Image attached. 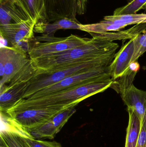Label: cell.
I'll return each mask as SVG.
<instances>
[{"mask_svg":"<svg viewBox=\"0 0 146 147\" xmlns=\"http://www.w3.org/2000/svg\"><path fill=\"white\" fill-rule=\"evenodd\" d=\"M17 5L29 20L40 26L48 22L45 0H10Z\"/></svg>","mask_w":146,"mask_h":147,"instance_id":"4fadbf2b","label":"cell"},{"mask_svg":"<svg viewBox=\"0 0 146 147\" xmlns=\"http://www.w3.org/2000/svg\"><path fill=\"white\" fill-rule=\"evenodd\" d=\"M120 93L127 109L134 112L141 124L146 119V91L139 90L132 84Z\"/></svg>","mask_w":146,"mask_h":147,"instance_id":"7c38bea8","label":"cell"},{"mask_svg":"<svg viewBox=\"0 0 146 147\" xmlns=\"http://www.w3.org/2000/svg\"><path fill=\"white\" fill-rule=\"evenodd\" d=\"M36 23L31 20L7 25H0L1 36L10 42L13 46L20 41L30 40L33 37Z\"/></svg>","mask_w":146,"mask_h":147,"instance_id":"8fae6325","label":"cell"},{"mask_svg":"<svg viewBox=\"0 0 146 147\" xmlns=\"http://www.w3.org/2000/svg\"><path fill=\"white\" fill-rule=\"evenodd\" d=\"M48 22L63 18L77 20V0H45Z\"/></svg>","mask_w":146,"mask_h":147,"instance_id":"9c48e42d","label":"cell"},{"mask_svg":"<svg viewBox=\"0 0 146 147\" xmlns=\"http://www.w3.org/2000/svg\"><path fill=\"white\" fill-rule=\"evenodd\" d=\"M126 26L116 24L108 20L102 21L99 23L81 25V31L89 33L90 34H99L108 32L110 31H120Z\"/></svg>","mask_w":146,"mask_h":147,"instance_id":"d6986e66","label":"cell"},{"mask_svg":"<svg viewBox=\"0 0 146 147\" xmlns=\"http://www.w3.org/2000/svg\"><path fill=\"white\" fill-rule=\"evenodd\" d=\"M91 35L93 38L81 46L31 60L37 69L36 76L50 74L75 64L116 53L118 44L99 35Z\"/></svg>","mask_w":146,"mask_h":147,"instance_id":"6da1fadb","label":"cell"},{"mask_svg":"<svg viewBox=\"0 0 146 147\" xmlns=\"http://www.w3.org/2000/svg\"><path fill=\"white\" fill-rule=\"evenodd\" d=\"M1 131L11 132L19 135L25 138L34 139L26 129L17 123L5 112L1 111Z\"/></svg>","mask_w":146,"mask_h":147,"instance_id":"ffe728a7","label":"cell"},{"mask_svg":"<svg viewBox=\"0 0 146 147\" xmlns=\"http://www.w3.org/2000/svg\"><path fill=\"white\" fill-rule=\"evenodd\" d=\"M142 9H146V4L145 5V6H144V7H143V8H142Z\"/></svg>","mask_w":146,"mask_h":147,"instance_id":"f546056e","label":"cell"},{"mask_svg":"<svg viewBox=\"0 0 146 147\" xmlns=\"http://www.w3.org/2000/svg\"><path fill=\"white\" fill-rule=\"evenodd\" d=\"M0 143H1V146H0V147H7V146L4 144V142H3L1 140Z\"/></svg>","mask_w":146,"mask_h":147,"instance_id":"f1b7e54d","label":"cell"},{"mask_svg":"<svg viewBox=\"0 0 146 147\" xmlns=\"http://www.w3.org/2000/svg\"><path fill=\"white\" fill-rule=\"evenodd\" d=\"M127 111L129 121L127 129L125 147H136L141 128V122L132 110L127 109Z\"/></svg>","mask_w":146,"mask_h":147,"instance_id":"e0dca14e","label":"cell"},{"mask_svg":"<svg viewBox=\"0 0 146 147\" xmlns=\"http://www.w3.org/2000/svg\"><path fill=\"white\" fill-rule=\"evenodd\" d=\"M81 24L78 20L63 18L51 22H47L41 26L34 27V32L43 33L48 35H54L60 29H78L80 30Z\"/></svg>","mask_w":146,"mask_h":147,"instance_id":"9a60e30c","label":"cell"},{"mask_svg":"<svg viewBox=\"0 0 146 147\" xmlns=\"http://www.w3.org/2000/svg\"><path fill=\"white\" fill-rule=\"evenodd\" d=\"M146 4V0H131L125 6L115 9L113 15H127L136 13L142 9Z\"/></svg>","mask_w":146,"mask_h":147,"instance_id":"603a6c76","label":"cell"},{"mask_svg":"<svg viewBox=\"0 0 146 147\" xmlns=\"http://www.w3.org/2000/svg\"><path fill=\"white\" fill-rule=\"evenodd\" d=\"M134 50L133 38L116 53L114 59L107 69L113 81L122 76L128 69L129 65L132 63Z\"/></svg>","mask_w":146,"mask_h":147,"instance_id":"30bf717a","label":"cell"},{"mask_svg":"<svg viewBox=\"0 0 146 147\" xmlns=\"http://www.w3.org/2000/svg\"><path fill=\"white\" fill-rule=\"evenodd\" d=\"M107 69L108 68L92 70L69 76L56 84L38 91L26 98H39L84 85L112 80Z\"/></svg>","mask_w":146,"mask_h":147,"instance_id":"8992f818","label":"cell"},{"mask_svg":"<svg viewBox=\"0 0 146 147\" xmlns=\"http://www.w3.org/2000/svg\"><path fill=\"white\" fill-rule=\"evenodd\" d=\"M104 20L110 21L113 23L122 24L127 26L133 24L146 23V13L134 14L122 16H107Z\"/></svg>","mask_w":146,"mask_h":147,"instance_id":"44dd1931","label":"cell"},{"mask_svg":"<svg viewBox=\"0 0 146 147\" xmlns=\"http://www.w3.org/2000/svg\"><path fill=\"white\" fill-rule=\"evenodd\" d=\"M65 110L55 108L31 109L9 116L23 127L31 129L45 123L58 113Z\"/></svg>","mask_w":146,"mask_h":147,"instance_id":"52a82bcc","label":"cell"},{"mask_svg":"<svg viewBox=\"0 0 146 147\" xmlns=\"http://www.w3.org/2000/svg\"><path fill=\"white\" fill-rule=\"evenodd\" d=\"M146 23L136 24L135 26L125 31H118L117 32H106L99 34V35L105 38L108 40L114 42L115 40H126L131 39L139 34L146 31Z\"/></svg>","mask_w":146,"mask_h":147,"instance_id":"ac0fdd59","label":"cell"},{"mask_svg":"<svg viewBox=\"0 0 146 147\" xmlns=\"http://www.w3.org/2000/svg\"><path fill=\"white\" fill-rule=\"evenodd\" d=\"M27 85V83L19 85L0 94L1 111L6 112L21 98Z\"/></svg>","mask_w":146,"mask_h":147,"instance_id":"2e32d148","label":"cell"},{"mask_svg":"<svg viewBox=\"0 0 146 147\" xmlns=\"http://www.w3.org/2000/svg\"><path fill=\"white\" fill-rule=\"evenodd\" d=\"M112 80L84 85L67 90L35 99H19L5 113L12 114L31 109L55 108L66 110L75 108L79 103L91 96L103 92L109 88Z\"/></svg>","mask_w":146,"mask_h":147,"instance_id":"7a4b0ae2","label":"cell"},{"mask_svg":"<svg viewBox=\"0 0 146 147\" xmlns=\"http://www.w3.org/2000/svg\"><path fill=\"white\" fill-rule=\"evenodd\" d=\"M136 147H146V119L141 123V128Z\"/></svg>","mask_w":146,"mask_h":147,"instance_id":"484cf974","label":"cell"},{"mask_svg":"<svg viewBox=\"0 0 146 147\" xmlns=\"http://www.w3.org/2000/svg\"><path fill=\"white\" fill-rule=\"evenodd\" d=\"M7 40L4 38L2 36H1V48L7 47Z\"/></svg>","mask_w":146,"mask_h":147,"instance_id":"83f0119b","label":"cell"},{"mask_svg":"<svg viewBox=\"0 0 146 147\" xmlns=\"http://www.w3.org/2000/svg\"><path fill=\"white\" fill-rule=\"evenodd\" d=\"M0 25L31 20L17 5L10 0H0Z\"/></svg>","mask_w":146,"mask_h":147,"instance_id":"5bb4252c","label":"cell"},{"mask_svg":"<svg viewBox=\"0 0 146 147\" xmlns=\"http://www.w3.org/2000/svg\"><path fill=\"white\" fill-rule=\"evenodd\" d=\"M34 39L36 42L30 47L28 52L31 60L79 47L87 44L90 38L74 34L66 38H57L54 35L44 34L42 36L34 37Z\"/></svg>","mask_w":146,"mask_h":147,"instance_id":"5b68a950","label":"cell"},{"mask_svg":"<svg viewBox=\"0 0 146 147\" xmlns=\"http://www.w3.org/2000/svg\"><path fill=\"white\" fill-rule=\"evenodd\" d=\"M0 65L4 67L1 77L0 94L17 86L27 83L35 77L37 69L27 53L14 47L1 48Z\"/></svg>","mask_w":146,"mask_h":147,"instance_id":"3957f363","label":"cell"},{"mask_svg":"<svg viewBox=\"0 0 146 147\" xmlns=\"http://www.w3.org/2000/svg\"><path fill=\"white\" fill-rule=\"evenodd\" d=\"M129 69L132 71L138 72L140 69V65L137 61L132 62L129 65Z\"/></svg>","mask_w":146,"mask_h":147,"instance_id":"4316f807","label":"cell"},{"mask_svg":"<svg viewBox=\"0 0 146 147\" xmlns=\"http://www.w3.org/2000/svg\"><path fill=\"white\" fill-rule=\"evenodd\" d=\"M25 139L31 147H62L56 142L45 141L32 138H25Z\"/></svg>","mask_w":146,"mask_h":147,"instance_id":"d4e9b609","label":"cell"},{"mask_svg":"<svg viewBox=\"0 0 146 147\" xmlns=\"http://www.w3.org/2000/svg\"><path fill=\"white\" fill-rule=\"evenodd\" d=\"M116 53L75 64L71 67L50 74L37 75L27 83L21 98H26L38 91L56 84L67 77L92 70L107 69L112 63Z\"/></svg>","mask_w":146,"mask_h":147,"instance_id":"277c9868","label":"cell"},{"mask_svg":"<svg viewBox=\"0 0 146 147\" xmlns=\"http://www.w3.org/2000/svg\"><path fill=\"white\" fill-rule=\"evenodd\" d=\"M135 50L132 62L137 61L139 58L146 52V31L134 37Z\"/></svg>","mask_w":146,"mask_h":147,"instance_id":"cb8c5ba5","label":"cell"},{"mask_svg":"<svg viewBox=\"0 0 146 147\" xmlns=\"http://www.w3.org/2000/svg\"><path fill=\"white\" fill-rule=\"evenodd\" d=\"M75 111V108L68 109L58 113L45 123L27 130L35 139L52 140Z\"/></svg>","mask_w":146,"mask_h":147,"instance_id":"ba28073f","label":"cell"},{"mask_svg":"<svg viewBox=\"0 0 146 147\" xmlns=\"http://www.w3.org/2000/svg\"><path fill=\"white\" fill-rule=\"evenodd\" d=\"M1 140L7 147H31L25 137L11 132L1 131Z\"/></svg>","mask_w":146,"mask_h":147,"instance_id":"7402d4cb","label":"cell"}]
</instances>
